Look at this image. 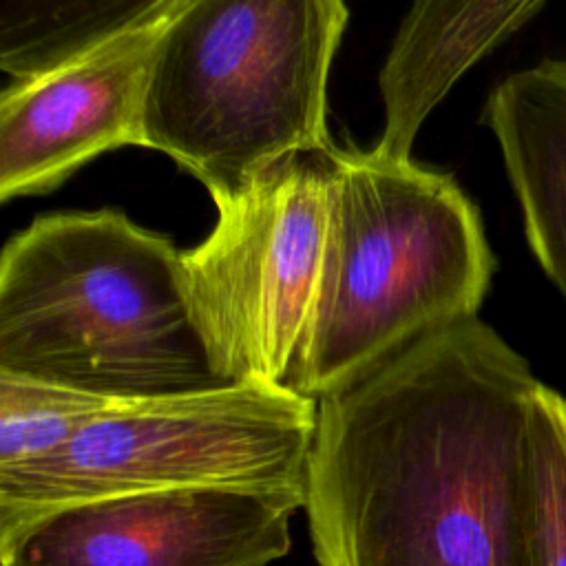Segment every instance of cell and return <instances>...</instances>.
Returning <instances> with one entry per match:
<instances>
[{
    "mask_svg": "<svg viewBox=\"0 0 566 566\" xmlns=\"http://www.w3.org/2000/svg\"><path fill=\"white\" fill-rule=\"evenodd\" d=\"M537 385L475 316L323 396L303 509L316 566H531Z\"/></svg>",
    "mask_w": 566,
    "mask_h": 566,
    "instance_id": "1",
    "label": "cell"
},
{
    "mask_svg": "<svg viewBox=\"0 0 566 566\" xmlns=\"http://www.w3.org/2000/svg\"><path fill=\"white\" fill-rule=\"evenodd\" d=\"M0 371L113 398L223 387L181 252L119 210L44 214L4 243Z\"/></svg>",
    "mask_w": 566,
    "mask_h": 566,
    "instance_id": "2",
    "label": "cell"
},
{
    "mask_svg": "<svg viewBox=\"0 0 566 566\" xmlns=\"http://www.w3.org/2000/svg\"><path fill=\"white\" fill-rule=\"evenodd\" d=\"M493 270L480 212L451 175L334 148L325 259L292 391L321 400L475 318Z\"/></svg>",
    "mask_w": 566,
    "mask_h": 566,
    "instance_id": "3",
    "label": "cell"
},
{
    "mask_svg": "<svg viewBox=\"0 0 566 566\" xmlns=\"http://www.w3.org/2000/svg\"><path fill=\"white\" fill-rule=\"evenodd\" d=\"M340 0H181L148 75L142 142L192 172L217 206L298 153L334 148L327 77Z\"/></svg>",
    "mask_w": 566,
    "mask_h": 566,
    "instance_id": "4",
    "label": "cell"
},
{
    "mask_svg": "<svg viewBox=\"0 0 566 566\" xmlns=\"http://www.w3.org/2000/svg\"><path fill=\"white\" fill-rule=\"evenodd\" d=\"M318 400L239 382L139 398L60 449L0 467V526L64 504L179 489L305 493Z\"/></svg>",
    "mask_w": 566,
    "mask_h": 566,
    "instance_id": "5",
    "label": "cell"
},
{
    "mask_svg": "<svg viewBox=\"0 0 566 566\" xmlns=\"http://www.w3.org/2000/svg\"><path fill=\"white\" fill-rule=\"evenodd\" d=\"M334 148L270 166L181 252L188 307L223 385L292 389L325 259Z\"/></svg>",
    "mask_w": 566,
    "mask_h": 566,
    "instance_id": "6",
    "label": "cell"
},
{
    "mask_svg": "<svg viewBox=\"0 0 566 566\" xmlns=\"http://www.w3.org/2000/svg\"><path fill=\"white\" fill-rule=\"evenodd\" d=\"M305 493L179 489L99 497L0 526V566H272Z\"/></svg>",
    "mask_w": 566,
    "mask_h": 566,
    "instance_id": "7",
    "label": "cell"
},
{
    "mask_svg": "<svg viewBox=\"0 0 566 566\" xmlns=\"http://www.w3.org/2000/svg\"><path fill=\"white\" fill-rule=\"evenodd\" d=\"M181 0H150L75 57L0 95V199L55 188L104 150L142 142L157 44Z\"/></svg>",
    "mask_w": 566,
    "mask_h": 566,
    "instance_id": "8",
    "label": "cell"
},
{
    "mask_svg": "<svg viewBox=\"0 0 566 566\" xmlns=\"http://www.w3.org/2000/svg\"><path fill=\"white\" fill-rule=\"evenodd\" d=\"M542 9V0L413 2L378 73L385 119L371 153L409 161L424 117L455 80Z\"/></svg>",
    "mask_w": 566,
    "mask_h": 566,
    "instance_id": "9",
    "label": "cell"
},
{
    "mask_svg": "<svg viewBox=\"0 0 566 566\" xmlns=\"http://www.w3.org/2000/svg\"><path fill=\"white\" fill-rule=\"evenodd\" d=\"M493 130L526 241L566 298V60L511 73L489 95Z\"/></svg>",
    "mask_w": 566,
    "mask_h": 566,
    "instance_id": "10",
    "label": "cell"
},
{
    "mask_svg": "<svg viewBox=\"0 0 566 566\" xmlns=\"http://www.w3.org/2000/svg\"><path fill=\"white\" fill-rule=\"evenodd\" d=\"M148 2L4 0L0 66L13 82L35 77L97 44L133 20Z\"/></svg>",
    "mask_w": 566,
    "mask_h": 566,
    "instance_id": "11",
    "label": "cell"
},
{
    "mask_svg": "<svg viewBox=\"0 0 566 566\" xmlns=\"http://www.w3.org/2000/svg\"><path fill=\"white\" fill-rule=\"evenodd\" d=\"M133 400L0 371V467L46 455Z\"/></svg>",
    "mask_w": 566,
    "mask_h": 566,
    "instance_id": "12",
    "label": "cell"
},
{
    "mask_svg": "<svg viewBox=\"0 0 566 566\" xmlns=\"http://www.w3.org/2000/svg\"><path fill=\"white\" fill-rule=\"evenodd\" d=\"M531 566H566V400L537 385L528 424Z\"/></svg>",
    "mask_w": 566,
    "mask_h": 566,
    "instance_id": "13",
    "label": "cell"
}]
</instances>
